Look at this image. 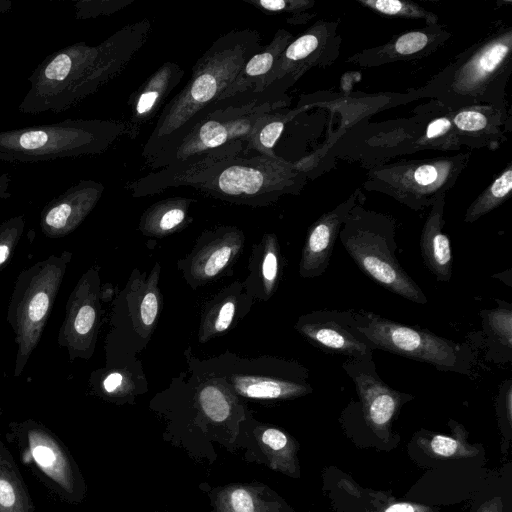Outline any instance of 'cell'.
Listing matches in <instances>:
<instances>
[{"label": "cell", "mask_w": 512, "mask_h": 512, "mask_svg": "<svg viewBox=\"0 0 512 512\" xmlns=\"http://www.w3.org/2000/svg\"><path fill=\"white\" fill-rule=\"evenodd\" d=\"M123 383V375L119 372H112L103 381V388L107 393L115 392Z\"/></svg>", "instance_id": "cell-42"}, {"label": "cell", "mask_w": 512, "mask_h": 512, "mask_svg": "<svg viewBox=\"0 0 512 512\" xmlns=\"http://www.w3.org/2000/svg\"><path fill=\"white\" fill-rule=\"evenodd\" d=\"M339 237L358 268L374 282L405 300L427 303L423 290L396 258L397 244L391 220L351 209Z\"/></svg>", "instance_id": "cell-5"}, {"label": "cell", "mask_w": 512, "mask_h": 512, "mask_svg": "<svg viewBox=\"0 0 512 512\" xmlns=\"http://www.w3.org/2000/svg\"><path fill=\"white\" fill-rule=\"evenodd\" d=\"M510 35L487 43L458 73L457 87L472 90L483 84L505 62L510 53Z\"/></svg>", "instance_id": "cell-20"}, {"label": "cell", "mask_w": 512, "mask_h": 512, "mask_svg": "<svg viewBox=\"0 0 512 512\" xmlns=\"http://www.w3.org/2000/svg\"><path fill=\"white\" fill-rule=\"evenodd\" d=\"M24 227L23 215L11 217L0 224V267L9 260L24 232Z\"/></svg>", "instance_id": "cell-28"}, {"label": "cell", "mask_w": 512, "mask_h": 512, "mask_svg": "<svg viewBox=\"0 0 512 512\" xmlns=\"http://www.w3.org/2000/svg\"><path fill=\"white\" fill-rule=\"evenodd\" d=\"M10 177L7 173L0 174V199H8L11 194L9 192Z\"/></svg>", "instance_id": "cell-44"}, {"label": "cell", "mask_w": 512, "mask_h": 512, "mask_svg": "<svg viewBox=\"0 0 512 512\" xmlns=\"http://www.w3.org/2000/svg\"><path fill=\"white\" fill-rule=\"evenodd\" d=\"M134 0H80L75 2V17L77 19H89L99 16L111 15Z\"/></svg>", "instance_id": "cell-30"}, {"label": "cell", "mask_w": 512, "mask_h": 512, "mask_svg": "<svg viewBox=\"0 0 512 512\" xmlns=\"http://www.w3.org/2000/svg\"><path fill=\"white\" fill-rule=\"evenodd\" d=\"M452 128L449 118L441 117L432 121L426 130V139L435 140L446 135Z\"/></svg>", "instance_id": "cell-39"}, {"label": "cell", "mask_w": 512, "mask_h": 512, "mask_svg": "<svg viewBox=\"0 0 512 512\" xmlns=\"http://www.w3.org/2000/svg\"><path fill=\"white\" fill-rule=\"evenodd\" d=\"M104 192V185L94 180H80L48 202L40 216V226L47 237H63L74 231L93 210Z\"/></svg>", "instance_id": "cell-12"}, {"label": "cell", "mask_w": 512, "mask_h": 512, "mask_svg": "<svg viewBox=\"0 0 512 512\" xmlns=\"http://www.w3.org/2000/svg\"><path fill=\"white\" fill-rule=\"evenodd\" d=\"M477 512H502V501L495 497L486 502Z\"/></svg>", "instance_id": "cell-43"}, {"label": "cell", "mask_w": 512, "mask_h": 512, "mask_svg": "<svg viewBox=\"0 0 512 512\" xmlns=\"http://www.w3.org/2000/svg\"><path fill=\"white\" fill-rule=\"evenodd\" d=\"M497 308L481 312L486 333L508 350L512 348V306L499 299Z\"/></svg>", "instance_id": "cell-25"}, {"label": "cell", "mask_w": 512, "mask_h": 512, "mask_svg": "<svg viewBox=\"0 0 512 512\" xmlns=\"http://www.w3.org/2000/svg\"><path fill=\"white\" fill-rule=\"evenodd\" d=\"M308 371L295 363L286 371L273 375H236L231 378L235 390L243 396L259 399L295 398L312 391Z\"/></svg>", "instance_id": "cell-15"}, {"label": "cell", "mask_w": 512, "mask_h": 512, "mask_svg": "<svg viewBox=\"0 0 512 512\" xmlns=\"http://www.w3.org/2000/svg\"><path fill=\"white\" fill-rule=\"evenodd\" d=\"M193 199L172 197L151 205L142 215L140 229L144 234L162 237L187 223L188 211Z\"/></svg>", "instance_id": "cell-21"}, {"label": "cell", "mask_w": 512, "mask_h": 512, "mask_svg": "<svg viewBox=\"0 0 512 512\" xmlns=\"http://www.w3.org/2000/svg\"><path fill=\"white\" fill-rule=\"evenodd\" d=\"M291 39L292 35L289 32L283 29L278 30L268 45L262 46L260 51L246 61L217 102L239 95L261 96L258 92L262 82L272 71Z\"/></svg>", "instance_id": "cell-16"}, {"label": "cell", "mask_w": 512, "mask_h": 512, "mask_svg": "<svg viewBox=\"0 0 512 512\" xmlns=\"http://www.w3.org/2000/svg\"><path fill=\"white\" fill-rule=\"evenodd\" d=\"M356 328L375 349L424 362L442 372L470 375L475 354L468 344L440 337L418 326L395 322L364 309H353Z\"/></svg>", "instance_id": "cell-6"}, {"label": "cell", "mask_w": 512, "mask_h": 512, "mask_svg": "<svg viewBox=\"0 0 512 512\" xmlns=\"http://www.w3.org/2000/svg\"><path fill=\"white\" fill-rule=\"evenodd\" d=\"M0 512H36L16 461L0 440Z\"/></svg>", "instance_id": "cell-19"}, {"label": "cell", "mask_w": 512, "mask_h": 512, "mask_svg": "<svg viewBox=\"0 0 512 512\" xmlns=\"http://www.w3.org/2000/svg\"><path fill=\"white\" fill-rule=\"evenodd\" d=\"M231 506L234 512H254V503L244 489H236L231 494Z\"/></svg>", "instance_id": "cell-38"}, {"label": "cell", "mask_w": 512, "mask_h": 512, "mask_svg": "<svg viewBox=\"0 0 512 512\" xmlns=\"http://www.w3.org/2000/svg\"><path fill=\"white\" fill-rule=\"evenodd\" d=\"M296 167L280 157L233 156L173 173L153 172L136 180L138 197L189 186L211 197L241 205L265 206L299 184Z\"/></svg>", "instance_id": "cell-3"}, {"label": "cell", "mask_w": 512, "mask_h": 512, "mask_svg": "<svg viewBox=\"0 0 512 512\" xmlns=\"http://www.w3.org/2000/svg\"><path fill=\"white\" fill-rule=\"evenodd\" d=\"M96 308L91 300H82L75 291L73 302L68 307L66 320L63 323L61 341L70 350H78L85 346L96 323Z\"/></svg>", "instance_id": "cell-22"}, {"label": "cell", "mask_w": 512, "mask_h": 512, "mask_svg": "<svg viewBox=\"0 0 512 512\" xmlns=\"http://www.w3.org/2000/svg\"><path fill=\"white\" fill-rule=\"evenodd\" d=\"M159 299L155 290H148L140 304V317L142 324L151 327L158 315Z\"/></svg>", "instance_id": "cell-37"}, {"label": "cell", "mask_w": 512, "mask_h": 512, "mask_svg": "<svg viewBox=\"0 0 512 512\" xmlns=\"http://www.w3.org/2000/svg\"><path fill=\"white\" fill-rule=\"evenodd\" d=\"M6 439L19 459L61 501L76 504L85 493L77 463L64 442L49 428L33 419L11 422Z\"/></svg>", "instance_id": "cell-8"}, {"label": "cell", "mask_w": 512, "mask_h": 512, "mask_svg": "<svg viewBox=\"0 0 512 512\" xmlns=\"http://www.w3.org/2000/svg\"><path fill=\"white\" fill-rule=\"evenodd\" d=\"M262 441L274 450H281L288 443L287 436L280 430L270 428L264 431Z\"/></svg>", "instance_id": "cell-40"}, {"label": "cell", "mask_w": 512, "mask_h": 512, "mask_svg": "<svg viewBox=\"0 0 512 512\" xmlns=\"http://www.w3.org/2000/svg\"><path fill=\"white\" fill-rule=\"evenodd\" d=\"M295 328L326 353L357 360L373 358L375 348L356 328L353 309L313 311L302 315Z\"/></svg>", "instance_id": "cell-10"}, {"label": "cell", "mask_w": 512, "mask_h": 512, "mask_svg": "<svg viewBox=\"0 0 512 512\" xmlns=\"http://www.w3.org/2000/svg\"><path fill=\"white\" fill-rule=\"evenodd\" d=\"M236 304L232 298H227L215 308L213 314L208 317L206 322L209 335H215L226 331L235 316Z\"/></svg>", "instance_id": "cell-32"}, {"label": "cell", "mask_w": 512, "mask_h": 512, "mask_svg": "<svg viewBox=\"0 0 512 512\" xmlns=\"http://www.w3.org/2000/svg\"><path fill=\"white\" fill-rule=\"evenodd\" d=\"M443 207V197L437 198L421 232L420 251L425 266L436 280L449 282L452 276V251L449 237L442 231Z\"/></svg>", "instance_id": "cell-17"}, {"label": "cell", "mask_w": 512, "mask_h": 512, "mask_svg": "<svg viewBox=\"0 0 512 512\" xmlns=\"http://www.w3.org/2000/svg\"><path fill=\"white\" fill-rule=\"evenodd\" d=\"M429 43V36L421 31L407 32L394 42L393 50L401 55H413L424 49Z\"/></svg>", "instance_id": "cell-34"}, {"label": "cell", "mask_w": 512, "mask_h": 512, "mask_svg": "<svg viewBox=\"0 0 512 512\" xmlns=\"http://www.w3.org/2000/svg\"><path fill=\"white\" fill-rule=\"evenodd\" d=\"M455 126L464 132H477L483 130L488 123L487 117L476 110H463L453 118Z\"/></svg>", "instance_id": "cell-36"}, {"label": "cell", "mask_w": 512, "mask_h": 512, "mask_svg": "<svg viewBox=\"0 0 512 512\" xmlns=\"http://www.w3.org/2000/svg\"><path fill=\"white\" fill-rule=\"evenodd\" d=\"M199 402L205 414L213 421L222 422L230 413V406L224 391L218 386L208 384L199 393Z\"/></svg>", "instance_id": "cell-26"}, {"label": "cell", "mask_w": 512, "mask_h": 512, "mask_svg": "<svg viewBox=\"0 0 512 512\" xmlns=\"http://www.w3.org/2000/svg\"><path fill=\"white\" fill-rule=\"evenodd\" d=\"M342 368L355 384L365 422L379 437H388L394 417L414 396L388 386L377 373L373 358H347Z\"/></svg>", "instance_id": "cell-11"}, {"label": "cell", "mask_w": 512, "mask_h": 512, "mask_svg": "<svg viewBox=\"0 0 512 512\" xmlns=\"http://www.w3.org/2000/svg\"><path fill=\"white\" fill-rule=\"evenodd\" d=\"M126 135L122 120L66 119L0 131V160L34 163L105 152Z\"/></svg>", "instance_id": "cell-4"}, {"label": "cell", "mask_w": 512, "mask_h": 512, "mask_svg": "<svg viewBox=\"0 0 512 512\" xmlns=\"http://www.w3.org/2000/svg\"><path fill=\"white\" fill-rule=\"evenodd\" d=\"M364 5L387 16L407 17V18H425L436 19L435 15H431L420 9L411 2H403L399 0H365L361 1Z\"/></svg>", "instance_id": "cell-27"}, {"label": "cell", "mask_w": 512, "mask_h": 512, "mask_svg": "<svg viewBox=\"0 0 512 512\" xmlns=\"http://www.w3.org/2000/svg\"><path fill=\"white\" fill-rule=\"evenodd\" d=\"M184 76L175 62H165L156 69L128 99V115L122 120L126 135L136 138L143 125L151 121Z\"/></svg>", "instance_id": "cell-13"}, {"label": "cell", "mask_w": 512, "mask_h": 512, "mask_svg": "<svg viewBox=\"0 0 512 512\" xmlns=\"http://www.w3.org/2000/svg\"><path fill=\"white\" fill-rule=\"evenodd\" d=\"M265 252L261 263V277L265 293L269 296L275 289L279 273V252L274 235H266Z\"/></svg>", "instance_id": "cell-29"}, {"label": "cell", "mask_w": 512, "mask_h": 512, "mask_svg": "<svg viewBox=\"0 0 512 512\" xmlns=\"http://www.w3.org/2000/svg\"><path fill=\"white\" fill-rule=\"evenodd\" d=\"M215 109L198 123L160 164L159 169L175 166L226 144L248 138L256 122L266 113L278 109L277 98L252 99L243 95L214 104Z\"/></svg>", "instance_id": "cell-9"}, {"label": "cell", "mask_w": 512, "mask_h": 512, "mask_svg": "<svg viewBox=\"0 0 512 512\" xmlns=\"http://www.w3.org/2000/svg\"><path fill=\"white\" fill-rule=\"evenodd\" d=\"M512 189V169L509 167L470 205L465 222L472 223L499 206Z\"/></svg>", "instance_id": "cell-24"}, {"label": "cell", "mask_w": 512, "mask_h": 512, "mask_svg": "<svg viewBox=\"0 0 512 512\" xmlns=\"http://www.w3.org/2000/svg\"><path fill=\"white\" fill-rule=\"evenodd\" d=\"M383 512H430V509L412 503H395L389 505Z\"/></svg>", "instance_id": "cell-41"}, {"label": "cell", "mask_w": 512, "mask_h": 512, "mask_svg": "<svg viewBox=\"0 0 512 512\" xmlns=\"http://www.w3.org/2000/svg\"><path fill=\"white\" fill-rule=\"evenodd\" d=\"M150 30L151 22L144 18L98 45L77 42L48 55L28 78L29 90L18 111L60 113L76 105L123 71L147 41Z\"/></svg>", "instance_id": "cell-1"}, {"label": "cell", "mask_w": 512, "mask_h": 512, "mask_svg": "<svg viewBox=\"0 0 512 512\" xmlns=\"http://www.w3.org/2000/svg\"><path fill=\"white\" fill-rule=\"evenodd\" d=\"M261 48V35L254 29L229 31L211 44L184 87L163 107L144 145L142 156L152 169L159 168Z\"/></svg>", "instance_id": "cell-2"}, {"label": "cell", "mask_w": 512, "mask_h": 512, "mask_svg": "<svg viewBox=\"0 0 512 512\" xmlns=\"http://www.w3.org/2000/svg\"><path fill=\"white\" fill-rule=\"evenodd\" d=\"M242 238L241 232L231 227L214 232L213 237L192 257L190 275L199 282L216 277L234 258Z\"/></svg>", "instance_id": "cell-18"}, {"label": "cell", "mask_w": 512, "mask_h": 512, "mask_svg": "<svg viewBox=\"0 0 512 512\" xmlns=\"http://www.w3.org/2000/svg\"><path fill=\"white\" fill-rule=\"evenodd\" d=\"M463 432L460 427L458 437H449L441 434L433 435L426 441V449L434 456L451 458L464 454H471V450L464 447V441L460 434Z\"/></svg>", "instance_id": "cell-31"}, {"label": "cell", "mask_w": 512, "mask_h": 512, "mask_svg": "<svg viewBox=\"0 0 512 512\" xmlns=\"http://www.w3.org/2000/svg\"><path fill=\"white\" fill-rule=\"evenodd\" d=\"M442 175L440 166L432 163L422 164L412 170L411 183L418 187L416 192H432V187L440 183Z\"/></svg>", "instance_id": "cell-33"}, {"label": "cell", "mask_w": 512, "mask_h": 512, "mask_svg": "<svg viewBox=\"0 0 512 512\" xmlns=\"http://www.w3.org/2000/svg\"><path fill=\"white\" fill-rule=\"evenodd\" d=\"M267 13H292L305 9L308 1L299 0H243Z\"/></svg>", "instance_id": "cell-35"}, {"label": "cell", "mask_w": 512, "mask_h": 512, "mask_svg": "<svg viewBox=\"0 0 512 512\" xmlns=\"http://www.w3.org/2000/svg\"><path fill=\"white\" fill-rule=\"evenodd\" d=\"M351 209L352 205L345 203L324 214L310 227L299 265L303 278H315L326 271L340 227Z\"/></svg>", "instance_id": "cell-14"}, {"label": "cell", "mask_w": 512, "mask_h": 512, "mask_svg": "<svg viewBox=\"0 0 512 512\" xmlns=\"http://www.w3.org/2000/svg\"><path fill=\"white\" fill-rule=\"evenodd\" d=\"M69 258L67 252L59 257L51 256L23 271L18 277L7 313L18 348L16 376L22 372L41 337Z\"/></svg>", "instance_id": "cell-7"}, {"label": "cell", "mask_w": 512, "mask_h": 512, "mask_svg": "<svg viewBox=\"0 0 512 512\" xmlns=\"http://www.w3.org/2000/svg\"><path fill=\"white\" fill-rule=\"evenodd\" d=\"M288 120L289 114L278 112L277 109L263 115L244 142V155L255 153L254 155L279 157L274 152V146L281 137Z\"/></svg>", "instance_id": "cell-23"}, {"label": "cell", "mask_w": 512, "mask_h": 512, "mask_svg": "<svg viewBox=\"0 0 512 512\" xmlns=\"http://www.w3.org/2000/svg\"><path fill=\"white\" fill-rule=\"evenodd\" d=\"M12 8V2L10 0H0V13L10 11Z\"/></svg>", "instance_id": "cell-45"}]
</instances>
